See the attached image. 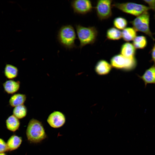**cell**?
Masks as SVG:
<instances>
[{
    "mask_svg": "<svg viewBox=\"0 0 155 155\" xmlns=\"http://www.w3.org/2000/svg\"><path fill=\"white\" fill-rule=\"evenodd\" d=\"M26 134L27 140L31 144L41 143L47 136L42 122L34 118L31 119L29 121Z\"/></svg>",
    "mask_w": 155,
    "mask_h": 155,
    "instance_id": "6da1fadb",
    "label": "cell"
},
{
    "mask_svg": "<svg viewBox=\"0 0 155 155\" xmlns=\"http://www.w3.org/2000/svg\"><path fill=\"white\" fill-rule=\"evenodd\" d=\"M57 39L60 44L66 49L71 50L76 48L75 42L76 34L74 27L71 24L61 26L58 31Z\"/></svg>",
    "mask_w": 155,
    "mask_h": 155,
    "instance_id": "7a4b0ae2",
    "label": "cell"
},
{
    "mask_svg": "<svg viewBox=\"0 0 155 155\" xmlns=\"http://www.w3.org/2000/svg\"><path fill=\"white\" fill-rule=\"evenodd\" d=\"M75 26L80 49L87 45H92L95 43L98 34V30L95 27H86L80 24H76Z\"/></svg>",
    "mask_w": 155,
    "mask_h": 155,
    "instance_id": "3957f363",
    "label": "cell"
},
{
    "mask_svg": "<svg viewBox=\"0 0 155 155\" xmlns=\"http://www.w3.org/2000/svg\"><path fill=\"white\" fill-rule=\"evenodd\" d=\"M112 6L125 13L136 17L150 9L146 5L131 2L115 3L112 4Z\"/></svg>",
    "mask_w": 155,
    "mask_h": 155,
    "instance_id": "277c9868",
    "label": "cell"
},
{
    "mask_svg": "<svg viewBox=\"0 0 155 155\" xmlns=\"http://www.w3.org/2000/svg\"><path fill=\"white\" fill-rule=\"evenodd\" d=\"M150 16L148 11L138 16L129 22L136 31L142 32L155 40L150 27Z\"/></svg>",
    "mask_w": 155,
    "mask_h": 155,
    "instance_id": "5b68a950",
    "label": "cell"
},
{
    "mask_svg": "<svg viewBox=\"0 0 155 155\" xmlns=\"http://www.w3.org/2000/svg\"><path fill=\"white\" fill-rule=\"evenodd\" d=\"M110 64L112 67L116 69L129 71L135 68L137 63L135 58H128L118 54L111 58Z\"/></svg>",
    "mask_w": 155,
    "mask_h": 155,
    "instance_id": "8992f818",
    "label": "cell"
},
{
    "mask_svg": "<svg viewBox=\"0 0 155 155\" xmlns=\"http://www.w3.org/2000/svg\"><path fill=\"white\" fill-rule=\"evenodd\" d=\"M112 0H99L97 1L95 9L98 19L101 21L107 20L112 16Z\"/></svg>",
    "mask_w": 155,
    "mask_h": 155,
    "instance_id": "52a82bcc",
    "label": "cell"
},
{
    "mask_svg": "<svg viewBox=\"0 0 155 155\" xmlns=\"http://www.w3.org/2000/svg\"><path fill=\"white\" fill-rule=\"evenodd\" d=\"M71 7L74 13L85 15L93 10L92 1L89 0H74L70 2Z\"/></svg>",
    "mask_w": 155,
    "mask_h": 155,
    "instance_id": "ba28073f",
    "label": "cell"
},
{
    "mask_svg": "<svg viewBox=\"0 0 155 155\" xmlns=\"http://www.w3.org/2000/svg\"><path fill=\"white\" fill-rule=\"evenodd\" d=\"M65 115L59 111H54L49 116L47 121L49 125L54 128H58L62 127L66 122Z\"/></svg>",
    "mask_w": 155,
    "mask_h": 155,
    "instance_id": "9c48e42d",
    "label": "cell"
},
{
    "mask_svg": "<svg viewBox=\"0 0 155 155\" xmlns=\"http://www.w3.org/2000/svg\"><path fill=\"white\" fill-rule=\"evenodd\" d=\"M112 67L109 62L104 59H100L96 64L94 70L96 73L100 75H106L109 73L112 69Z\"/></svg>",
    "mask_w": 155,
    "mask_h": 155,
    "instance_id": "30bf717a",
    "label": "cell"
},
{
    "mask_svg": "<svg viewBox=\"0 0 155 155\" xmlns=\"http://www.w3.org/2000/svg\"><path fill=\"white\" fill-rule=\"evenodd\" d=\"M120 54L126 58H135L136 49L132 44L126 42L123 44L121 46Z\"/></svg>",
    "mask_w": 155,
    "mask_h": 155,
    "instance_id": "8fae6325",
    "label": "cell"
},
{
    "mask_svg": "<svg viewBox=\"0 0 155 155\" xmlns=\"http://www.w3.org/2000/svg\"><path fill=\"white\" fill-rule=\"evenodd\" d=\"M139 77L144 83L145 87L148 84H155V65L147 69L142 75Z\"/></svg>",
    "mask_w": 155,
    "mask_h": 155,
    "instance_id": "7c38bea8",
    "label": "cell"
},
{
    "mask_svg": "<svg viewBox=\"0 0 155 155\" xmlns=\"http://www.w3.org/2000/svg\"><path fill=\"white\" fill-rule=\"evenodd\" d=\"M20 82L19 81L9 80L5 81L3 84L4 91L9 94H15L19 90Z\"/></svg>",
    "mask_w": 155,
    "mask_h": 155,
    "instance_id": "4fadbf2b",
    "label": "cell"
},
{
    "mask_svg": "<svg viewBox=\"0 0 155 155\" xmlns=\"http://www.w3.org/2000/svg\"><path fill=\"white\" fill-rule=\"evenodd\" d=\"M22 142V137L16 134L11 135L6 142L8 152H12L18 149Z\"/></svg>",
    "mask_w": 155,
    "mask_h": 155,
    "instance_id": "5bb4252c",
    "label": "cell"
},
{
    "mask_svg": "<svg viewBox=\"0 0 155 155\" xmlns=\"http://www.w3.org/2000/svg\"><path fill=\"white\" fill-rule=\"evenodd\" d=\"M7 129L10 131L15 132L19 130L20 123L19 119L13 115L9 116L5 120Z\"/></svg>",
    "mask_w": 155,
    "mask_h": 155,
    "instance_id": "9a60e30c",
    "label": "cell"
},
{
    "mask_svg": "<svg viewBox=\"0 0 155 155\" xmlns=\"http://www.w3.org/2000/svg\"><path fill=\"white\" fill-rule=\"evenodd\" d=\"M26 99V96L25 94L21 93H15L10 97L9 103L12 107L24 104Z\"/></svg>",
    "mask_w": 155,
    "mask_h": 155,
    "instance_id": "2e32d148",
    "label": "cell"
},
{
    "mask_svg": "<svg viewBox=\"0 0 155 155\" xmlns=\"http://www.w3.org/2000/svg\"><path fill=\"white\" fill-rule=\"evenodd\" d=\"M18 71L16 67L10 64H7L4 68V73L5 76L9 80H13L18 76Z\"/></svg>",
    "mask_w": 155,
    "mask_h": 155,
    "instance_id": "e0dca14e",
    "label": "cell"
},
{
    "mask_svg": "<svg viewBox=\"0 0 155 155\" xmlns=\"http://www.w3.org/2000/svg\"><path fill=\"white\" fill-rule=\"evenodd\" d=\"M122 38L127 42L133 40L137 36V31L133 27H126L121 32Z\"/></svg>",
    "mask_w": 155,
    "mask_h": 155,
    "instance_id": "ac0fdd59",
    "label": "cell"
},
{
    "mask_svg": "<svg viewBox=\"0 0 155 155\" xmlns=\"http://www.w3.org/2000/svg\"><path fill=\"white\" fill-rule=\"evenodd\" d=\"M106 36L107 38L109 40H119L122 38L121 32L114 27H110L106 30Z\"/></svg>",
    "mask_w": 155,
    "mask_h": 155,
    "instance_id": "d6986e66",
    "label": "cell"
},
{
    "mask_svg": "<svg viewBox=\"0 0 155 155\" xmlns=\"http://www.w3.org/2000/svg\"><path fill=\"white\" fill-rule=\"evenodd\" d=\"M133 41L132 44L136 49H143L148 44L146 38L143 35L137 36Z\"/></svg>",
    "mask_w": 155,
    "mask_h": 155,
    "instance_id": "ffe728a7",
    "label": "cell"
},
{
    "mask_svg": "<svg viewBox=\"0 0 155 155\" xmlns=\"http://www.w3.org/2000/svg\"><path fill=\"white\" fill-rule=\"evenodd\" d=\"M13 115L18 119H22L27 115V109L24 104L14 107L12 111Z\"/></svg>",
    "mask_w": 155,
    "mask_h": 155,
    "instance_id": "44dd1931",
    "label": "cell"
},
{
    "mask_svg": "<svg viewBox=\"0 0 155 155\" xmlns=\"http://www.w3.org/2000/svg\"><path fill=\"white\" fill-rule=\"evenodd\" d=\"M128 21L125 18L121 16L115 18L113 21L114 27L119 30H123L128 25Z\"/></svg>",
    "mask_w": 155,
    "mask_h": 155,
    "instance_id": "7402d4cb",
    "label": "cell"
},
{
    "mask_svg": "<svg viewBox=\"0 0 155 155\" xmlns=\"http://www.w3.org/2000/svg\"><path fill=\"white\" fill-rule=\"evenodd\" d=\"M8 152L6 142L3 138L0 137V153H5Z\"/></svg>",
    "mask_w": 155,
    "mask_h": 155,
    "instance_id": "603a6c76",
    "label": "cell"
},
{
    "mask_svg": "<svg viewBox=\"0 0 155 155\" xmlns=\"http://www.w3.org/2000/svg\"><path fill=\"white\" fill-rule=\"evenodd\" d=\"M145 3L148 4V6L150 9L155 11V0H144Z\"/></svg>",
    "mask_w": 155,
    "mask_h": 155,
    "instance_id": "cb8c5ba5",
    "label": "cell"
},
{
    "mask_svg": "<svg viewBox=\"0 0 155 155\" xmlns=\"http://www.w3.org/2000/svg\"><path fill=\"white\" fill-rule=\"evenodd\" d=\"M151 56V61L153 62L155 65V44L153 46L150 51Z\"/></svg>",
    "mask_w": 155,
    "mask_h": 155,
    "instance_id": "d4e9b609",
    "label": "cell"
},
{
    "mask_svg": "<svg viewBox=\"0 0 155 155\" xmlns=\"http://www.w3.org/2000/svg\"><path fill=\"white\" fill-rule=\"evenodd\" d=\"M0 155H7L5 153H0Z\"/></svg>",
    "mask_w": 155,
    "mask_h": 155,
    "instance_id": "484cf974",
    "label": "cell"
},
{
    "mask_svg": "<svg viewBox=\"0 0 155 155\" xmlns=\"http://www.w3.org/2000/svg\"></svg>",
    "mask_w": 155,
    "mask_h": 155,
    "instance_id": "4316f807",
    "label": "cell"
}]
</instances>
